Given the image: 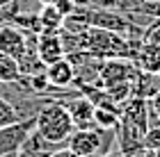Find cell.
Masks as SVG:
<instances>
[{"label": "cell", "instance_id": "1", "mask_svg": "<svg viewBox=\"0 0 160 157\" xmlns=\"http://www.w3.org/2000/svg\"><path fill=\"white\" fill-rule=\"evenodd\" d=\"M34 130L43 134L48 141L67 144V139L71 137V132L76 127H73V121H71L62 100H48L39 109V114L34 116Z\"/></svg>", "mask_w": 160, "mask_h": 157}, {"label": "cell", "instance_id": "2", "mask_svg": "<svg viewBox=\"0 0 160 157\" xmlns=\"http://www.w3.org/2000/svg\"><path fill=\"white\" fill-rule=\"evenodd\" d=\"M62 103L67 107L76 130H94L96 127L94 125V103L87 96L78 94V96H71L67 100H62Z\"/></svg>", "mask_w": 160, "mask_h": 157}, {"label": "cell", "instance_id": "3", "mask_svg": "<svg viewBox=\"0 0 160 157\" xmlns=\"http://www.w3.org/2000/svg\"><path fill=\"white\" fill-rule=\"evenodd\" d=\"M32 127H34V121H18V123H12L7 127H0V157L16 155L25 137L32 132Z\"/></svg>", "mask_w": 160, "mask_h": 157}, {"label": "cell", "instance_id": "4", "mask_svg": "<svg viewBox=\"0 0 160 157\" xmlns=\"http://www.w3.org/2000/svg\"><path fill=\"white\" fill-rule=\"evenodd\" d=\"M67 148L78 157H96L98 153V132L94 130H73L67 139Z\"/></svg>", "mask_w": 160, "mask_h": 157}, {"label": "cell", "instance_id": "5", "mask_svg": "<svg viewBox=\"0 0 160 157\" xmlns=\"http://www.w3.org/2000/svg\"><path fill=\"white\" fill-rule=\"evenodd\" d=\"M67 144H55V141H48L43 134H39L32 127V132L25 137V141L21 144V148L16 150V157H48L53 150L62 148Z\"/></svg>", "mask_w": 160, "mask_h": 157}, {"label": "cell", "instance_id": "6", "mask_svg": "<svg viewBox=\"0 0 160 157\" xmlns=\"http://www.w3.org/2000/svg\"><path fill=\"white\" fill-rule=\"evenodd\" d=\"M37 55H39V59L46 64V66L57 62V59H62V57H67L64 55V46H62L60 34L57 32H39V37H37Z\"/></svg>", "mask_w": 160, "mask_h": 157}, {"label": "cell", "instance_id": "7", "mask_svg": "<svg viewBox=\"0 0 160 157\" xmlns=\"http://www.w3.org/2000/svg\"><path fill=\"white\" fill-rule=\"evenodd\" d=\"M23 50H25V34L12 23L0 25V53L18 59Z\"/></svg>", "mask_w": 160, "mask_h": 157}, {"label": "cell", "instance_id": "8", "mask_svg": "<svg viewBox=\"0 0 160 157\" xmlns=\"http://www.w3.org/2000/svg\"><path fill=\"white\" fill-rule=\"evenodd\" d=\"M46 77H48V84L55 89H69L73 87V66L67 57L57 59L53 64L46 66Z\"/></svg>", "mask_w": 160, "mask_h": 157}, {"label": "cell", "instance_id": "9", "mask_svg": "<svg viewBox=\"0 0 160 157\" xmlns=\"http://www.w3.org/2000/svg\"><path fill=\"white\" fill-rule=\"evenodd\" d=\"M133 64L144 73H160V46L156 44H144L140 46Z\"/></svg>", "mask_w": 160, "mask_h": 157}, {"label": "cell", "instance_id": "10", "mask_svg": "<svg viewBox=\"0 0 160 157\" xmlns=\"http://www.w3.org/2000/svg\"><path fill=\"white\" fill-rule=\"evenodd\" d=\"M41 32H57L64 23V16L55 9V5H41V9L37 12Z\"/></svg>", "mask_w": 160, "mask_h": 157}, {"label": "cell", "instance_id": "11", "mask_svg": "<svg viewBox=\"0 0 160 157\" xmlns=\"http://www.w3.org/2000/svg\"><path fill=\"white\" fill-rule=\"evenodd\" d=\"M23 75L18 71V62L9 55L0 53V82L2 84H12V82H21Z\"/></svg>", "mask_w": 160, "mask_h": 157}, {"label": "cell", "instance_id": "12", "mask_svg": "<svg viewBox=\"0 0 160 157\" xmlns=\"http://www.w3.org/2000/svg\"><path fill=\"white\" fill-rule=\"evenodd\" d=\"M119 112L108 109V107H94V125L96 127H117L119 123Z\"/></svg>", "mask_w": 160, "mask_h": 157}, {"label": "cell", "instance_id": "13", "mask_svg": "<svg viewBox=\"0 0 160 157\" xmlns=\"http://www.w3.org/2000/svg\"><path fill=\"white\" fill-rule=\"evenodd\" d=\"M18 112H16V107H14L7 98L0 96V127H7V125H12V123H18Z\"/></svg>", "mask_w": 160, "mask_h": 157}, {"label": "cell", "instance_id": "14", "mask_svg": "<svg viewBox=\"0 0 160 157\" xmlns=\"http://www.w3.org/2000/svg\"><path fill=\"white\" fill-rule=\"evenodd\" d=\"M142 146L149 148V150H156V148H160V125L147 127V132H144V137H142Z\"/></svg>", "mask_w": 160, "mask_h": 157}, {"label": "cell", "instance_id": "15", "mask_svg": "<svg viewBox=\"0 0 160 157\" xmlns=\"http://www.w3.org/2000/svg\"><path fill=\"white\" fill-rule=\"evenodd\" d=\"M142 41H144V44H156V46H160V18H156L153 23L144 30Z\"/></svg>", "mask_w": 160, "mask_h": 157}, {"label": "cell", "instance_id": "16", "mask_svg": "<svg viewBox=\"0 0 160 157\" xmlns=\"http://www.w3.org/2000/svg\"><path fill=\"white\" fill-rule=\"evenodd\" d=\"M14 7H16V14H37L41 9L39 0H14Z\"/></svg>", "mask_w": 160, "mask_h": 157}, {"label": "cell", "instance_id": "17", "mask_svg": "<svg viewBox=\"0 0 160 157\" xmlns=\"http://www.w3.org/2000/svg\"><path fill=\"white\" fill-rule=\"evenodd\" d=\"M50 5H55V9L60 12L64 18L71 16V14H73V9H76V2H73V0H55V2H50Z\"/></svg>", "mask_w": 160, "mask_h": 157}, {"label": "cell", "instance_id": "18", "mask_svg": "<svg viewBox=\"0 0 160 157\" xmlns=\"http://www.w3.org/2000/svg\"><path fill=\"white\" fill-rule=\"evenodd\" d=\"M149 105H151V109L156 112V116H158V121H160V91H158L156 96L149 98Z\"/></svg>", "mask_w": 160, "mask_h": 157}, {"label": "cell", "instance_id": "19", "mask_svg": "<svg viewBox=\"0 0 160 157\" xmlns=\"http://www.w3.org/2000/svg\"><path fill=\"white\" fill-rule=\"evenodd\" d=\"M48 157H78V155H73V153H71L67 146H62V148H57V150H53Z\"/></svg>", "mask_w": 160, "mask_h": 157}, {"label": "cell", "instance_id": "20", "mask_svg": "<svg viewBox=\"0 0 160 157\" xmlns=\"http://www.w3.org/2000/svg\"><path fill=\"white\" fill-rule=\"evenodd\" d=\"M76 7H92V0H73Z\"/></svg>", "mask_w": 160, "mask_h": 157}, {"label": "cell", "instance_id": "21", "mask_svg": "<svg viewBox=\"0 0 160 157\" xmlns=\"http://www.w3.org/2000/svg\"><path fill=\"white\" fill-rule=\"evenodd\" d=\"M41 5H50V2H55V0H39Z\"/></svg>", "mask_w": 160, "mask_h": 157}, {"label": "cell", "instance_id": "22", "mask_svg": "<svg viewBox=\"0 0 160 157\" xmlns=\"http://www.w3.org/2000/svg\"><path fill=\"white\" fill-rule=\"evenodd\" d=\"M153 157H160V148H156V150H153Z\"/></svg>", "mask_w": 160, "mask_h": 157}, {"label": "cell", "instance_id": "23", "mask_svg": "<svg viewBox=\"0 0 160 157\" xmlns=\"http://www.w3.org/2000/svg\"><path fill=\"white\" fill-rule=\"evenodd\" d=\"M2 91H5V84H2V82H0V96H2Z\"/></svg>", "mask_w": 160, "mask_h": 157}, {"label": "cell", "instance_id": "24", "mask_svg": "<svg viewBox=\"0 0 160 157\" xmlns=\"http://www.w3.org/2000/svg\"><path fill=\"white\" fill-rule=\"evenodd\" d=\"M0 25H5V18H2V16H0Z\"/></svg>", "mask_w": 160, "mask_h": 157}]
</instances>
